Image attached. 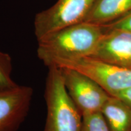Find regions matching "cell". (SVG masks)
Returning <instances> with one entry per match:
<instances>
[{
	"label": "cell",
	"instance_id": "8fae6325",
	"mask_svg": "<svg viewBox=\"0 0 131 131\" xmlns=\"http://www.w3.org/2000/svg\"><path fill=\"white\" fill-rule=\"evenodd\" d=\"M81 131H110L102 113L97 112L83 116Z\"/></svg>",
	"mask_w": 131,
	"mask_h": 131
},
{
	"label": "cell",
	"instance_id": "3957f363",
	"mask_svg": "<svg viewBox=\"0 0 131 131\" xmlns=\"http://www.w3.org/2000/svg\"><path fill=\"white\" fill-rule=\"evenodd\" d=\"M46 66L77 70L97 83L111 96L131 88V68L106 63L91 57L55 60Z\"/></svg>",
	"mask_w": 131,
	"mask_h": 131
},
{
	"label": "cell",
	"instance_id": "7c38bea8",
	"mask_svg": "<svg viewBox=\"0 0 131 131\" xmlns=\"http://www.w3.org/2000/svg\"><path fill=\"white\" fill-rule=\"evenodd\" d=\"M103 26L106 29H117L131 32V11L119 18Z\"/></svg>",
	"mask_w": 131,
	"mask_h": 131
},
{
	"label": "cell",
	"instance_id": "52a82bcc",
	"mask_svg": "<svg viewBox=\"0 0 131 131\" xmlns=\"http://www.w3.org/2000/svg\"><path fill=\"white\" fill-rule=\"evenodd\" d=\"M104 34L90 57L114 65L131 68V32L104 27Z\"/></svg>",
	"mask_w": 131,
	"mask_h": 131
},
{
	"label": "cell",
	"instance_id": "ba28073f",
	"mask_svg": "<svg viewBox=\"0 0 131 131\" xmlns=\"http://www.w3.org/2000/svg\"><path fill=\"white\" fill-rule=\"evenodd\" d=\"M131 11V0H94L84 22L105 25Z\"/></svg>",
	"mask_w": 131,
	"mask_h": 131
},
{
	"label": "cell",
	"instance_id": "7a4b0ae2",
	"mask_svg": "<svg viewBox=\"0 0 131 131\" xmlns=\"http://www.w3.org/2000/svg\"><path fill=\"white\" fill-rule=\"evenodd\" d=\"M46 80L47 114L44 131H81L83 116L67 92L61 71L48 67Z\"/></svg>",
	"mask_w": 131,
	"mask_h": 131
},
{
	"label": "cell",
	"instance_id": "277c9868",
	"mask_svg": "<svg viewBox=\"0 0 131 131\" xmlns=\"http://www.w3.org/2000/svg\"><path fill=\"white\" fill-rule=\"evenodd\" d=\"M94 0H58L36 15L34 32L38 41L52 33L84 22Z\"/></svg>",
	"mask_w": 131,
	"mask_h": 131
},
{
	"label": "cell",
	"instance_id": "8992f818",
	"mask_svg": "<svg viewBox=\"0 0 131 131\" xmlns=\"http://www.w3.org/2000/svg\"><path fill=\"white\" fill-rule=\"evenodd\" d=\"M34 89L27 86L0 89V131H17L27 116Z\"/></svg>",
	"mask_w": 131,
	"mask_h": 131
},
{
	"label": "cell",
	"instance_id": "30bf717a",
	"mask_svg": "<svg viewBox=\"0 0 131 131\" xmlns=\"http://www.w3.org/2000/svg\"><path fill=\"white\" fill-rule=\"evenodd\" d=\"M12 69L11 57L0 50V89H9L18 85L11 76Z\"/></svg>",
	"mask_w": 131,
	"mask_h": 131
},
{
	"label": "cell",
	"instance_id": "5b68a950",
	"mask_svg": "<svg viewBox=\"0 0 131 131\" xmlns=\"http://www.w3.org/2000/svg\"><path fill=\"white\" fill-rule=\"evenodd\" d=\"M58 68L67 92L81 115L101 112L110 95L87 75L72 69Z\"/></svg>",
	"mask_w": 131,
	"mask_h": 131
},
{
	"label": "cell",
	"instance_id": "4fadbf2b",
	"mask_svg": "<svg viewBox=\"0 0 131 131\" xmlns=\"http://www.w3.org/2000/svg\"><path fill=\"white\" fill-rule=\"evenodd\" d=\"M114 96H117L123 100L131 107V88L120 92Z\"/></svg>",
	"mask_w": 131,
	"mask_h": 131
},
{
	"label": "cell",
	"instance_id": "9c48e42d",
	"mask_svg": "<svg viewBox=\"0 0 131 131\" xmlns=\"http://www.w3.org/2000/svg\"><path fill=\"white\" fill-rule=\"evenodd\" d=\"M101 112L110 131H131V107L123 100L110 96Z\"/></svg>",
	"mask_w": 131,
	"mask_h": 131
},
{
	"label": "cell",
	"instance_id": "6da1fadb",
	"mask_svg": "<svg viewBox=\"0 0 131 131\" xmlns=\"http://www.w3.org/2000/svg\"><path fill=\"white\" fill-rule=\"evenodd\" d=\"M104 33L103 26L90 23L69 26L37 41V56L45 65L55 60L90 57Z\"/></svg>",
	"mask_w": 131,
	"mask_h": 131
}]
</instances>
